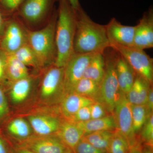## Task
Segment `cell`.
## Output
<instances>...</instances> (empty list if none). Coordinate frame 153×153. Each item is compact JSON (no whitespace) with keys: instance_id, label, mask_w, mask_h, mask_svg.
<instances>
[{"instance_id":"cell-19","label":"cell","mask_w":153,"mask_h":153,"mask_svg":"<svg viewBox=\"0 0 153 153\" xmlns=\"http://www.w3.org/2000/svg\"><path fill=\"white\" fill-rule=\"evenodd\" d=\"M152 85L138 75L128 93L126 94L128 101L132 105H146L149 91Z\"/></svg>"},{"instance_id":"cell-11","label":"cell","mask_w":153,"mask_h":153,"mask_svg":"<svg viewBox=\"0 0 153 153\" xmlns=\"http://www.w3.org/2000/svg\"><path fill=\"white\" fill-rule=\"evenodd\" d=\"M134 47L142 50L153 47V10L152 8L144 14L135 26Z\"/></svg>"},{"instance_id":"cell-34","label":"cell","mask_w":153,"mask_h":153,"mask_svg":"<svg viewBox=\"0 0 153 153\" xmlns=\"http://www.w3.org/2000/svg\"><path fill=\"white\" fill-rule=\"evenodd\" d=\"M8 112V104L4 91L0 85V120L6 117Z\"/></svg>"},{"instance_id":"cell-14","label":"cell","mask_w":153,"mask_h":153,"mask_svg":"<svg viewBox=\"0 0 153 153\" xmlns=\"http://www.w3.org/2000/svg\"><path fill=\"white\" fill-rule=\"evenodd\" d=\"M28 119L32 129L38 136L54 134L61 122L57 117L47 115H32Z\"/></svg>"},{"instance_id":"cell-16","label":"cell","mask_w":153,"mask_h":153,"mask_svg":"<svg viewBox=\"0 0 153 153\" xmlns=\"http://www.w3.org/2000/svg\"><path fill=\"white\" fill-rule=\"evenodd\" d=\"M95 102L92 99L76 94H68L63 97L60 105V110L65 119L71 117L79 109L91 105Z\"/></svg>"},{"instance_id":"cell-26","label":"cell","mask_w":153,"mask_h":153,"mask_svg":"<svg viewBox=\"0 0 153 153\" xmlns=\"http://www.w3.org/2000/svg\"><path fill=\"white\" fill-rule=\"evenodd\" d=\"M13 54L25 66L33 68H41V66L37 56L27 42Z\"/></svg>"},{"instance_id":"cell-38","label":"cell","mask_w":153,"mask_h":153,"mask_svg":"<svg viewBox=\"0 0 153 153\" xmlns=\"http://www.w3.org/2000/svg\"><path fill=\"white\" fill-rule=\"evenodd\" d=\"M129 153H142V145L141 143L138 144L130 149Z\"/></svg>"},{"instance_id":"cell-22","label":"cell","mask_w":153,"mask_h":153,"mask_svg":"<svg viewBox=\"0 0 153 153\" xmlns=\"http://www.w3.org/2000/svg\"><path fill=\"white\" fill-rule=\"evenodd\" d=\"M114 131V130H104L94 132L84 135L81 139L106 152Z\"/></svg>"},{"instance_id":"cell-6","label":"cell","mask_w":153,"mask_h":153,"mask_svg":"<svg viewBox=\"0 0 153 153\" xmlns=\"http://www.w3.org/2000/svg\"><path fill=\"white\" fill-rule=\"evenodd\" d=\"M117 129L125 137L130 148L142 143L139 137L135 133L133 128L131 104L127 98L126 95L121 92L113 114Z\"/></svg>"},{"instance_id":"cell-17","label":"cell","mask_w":153,"mask_h":153,"mask_svg":"<svg viewBox=\"0 0 153 153\" xmlns=\"http://www.w3.org/2000/svg\"><path fill=\"white\" fill-rule=\"evenodd\" d=\"M66 146L73 151L83 136V132L74 123L67 120L61 121L55 134Z\"/></svg>"},{"instance_id":"cell-37","label":"cell","mask_w":153,"mask_h":153,"mask_svg":"<svg viewBox=\"0 0 153 153\" xmlns=\"http://www.w3.org/2000/svg\"><path fill=\"white\" fill-rule=\"evenodd\" d=\"M0 153H10L5 140L0 134Z\"/></svg>"},{"instance_id":"cell-5","label":"cell","mask_w":153,"mask_h":153,"mask_svg":"<svg viewBox=\"0 0 153 153\" xmlns=\"http://www.w3.org/2000/svg\"><path fill=\"white\" fill-rule=\"evenodd\" d=\"M110 47L123 57L135 73L151 85L153 81V60L144 50L134 48L111 45Z\"/></svg>"},{"instance_id":"cell-35","label":"cell","mask_w":153,"mask_h":153,"mask_svg":"<svg viewBox=\"0 0 153 153\" xmlns=\"http://www.w3.org/2000/svg\"><path fill=\"white\" fill-rule=\"evenodd\" d=\"M7 79L6 71V55L1 50H0V85L4 83Z\"/></svg>"},{"instance_id":"cell-24","label":"cell","mask_w":153,"mask_h":153,"mask_svg":"<svg viewBox=\"0 0 153 153\" xmlns=\"http://www.w3.org/2000/svg\"><path fill=\"white\" fill-rule=\"evenodd\" d=\"M100 84L91 79L82 78L75 85L71 93H74L89 97L96 101Z\"/></svg>"},{"instance_id":"cell-21","label":"cell","mask_w":153,"mask_h":153,"mask_svg":"<svg viewBox=\"0 0 153 153\" xmlns=\"http://www.w3.org/2000/svg\"><path fill=\"white\" fill-rule=\"evenodd\" d=\"M105 70V60L102 53L94 54L83 77L94 80L100 84L104 76Z\"/></svg>"},{"instance_id":"cell-1","label":"cell","mask_w":153,"mask_h":153,"mask_svg":"<svg viewBox=\"0 0 153 153\" xmlns=\"http://www.w3.org/2000/svg\"><path fill=\"white\" fill-rule=\"evenodd\" d=\"M110 47L105 25L94 22L82 8L76 10L74 53L103 54Z\"/></svg>"},{"instance_id":"cell-3","label":"cell","mask_w":153,"mask_h":153,"mask_svg":"<svg viewBox=\"0 0 153 153\" xmlns=\"http://www.w3.org/2000/svg\"><path fill=\"white\" fill-rule=\"evenodd\" d=\"M57 12L49 24L41 30L27 31V42L37 56L41 67L55 63L56 57L55 29Z\"/></svg>"},{"instance_id":"cell-42","label":"cell","mask_w":153,"mask_h":153,"mask_svg":"<svg viewBox=\"0 0 153 153\" xmlns=\"http://www.w3.org/2000/svg\"><path fill=\"white\" fill-rule=\"evenodd\" d=\"M142 153H153V149L147 146H142Z\"/></svg>"},{"instance_id":"cell-28","label":"cell","mask_w":153,"mask_h":153,"mask_svg":"<svg viewBox=\"0 0 153 153\" xmlns=\"http://www.w3.org/2000/svg\"><path fill=\"white\" fill-rule=\"evenodd\" d=\"M129 145L123 135L116 129L106 150V153H129Z\"/></svg>"},{"instance_id":"cell-20","label":"cell","mask_w":153,"mask_h":153,"mask_svg":"<svg viewBox=\"0 0 153 153\" xmlns=\"http://www.w3.org/2000/svg\"><path fill=\"white\" fill-rule=\"evenodd\" d=\"M5 55L7 79L15 82L29 76L27 66L17 59L13 54L5 53Z\"/></svg>"},{"instance_id":"cell-2","label":"cell","mask_w":153,"mask_h":153,"mask_svg":"<svg viewBox=\"0 0 153 153\" xmlns=\"http://www.w3.org/2000/svg\"><path fill=\"white\" fill-rule=\"evenodd\" d=\"M76 10L68 1L59 0L55 29L56 57L54 65L65 67L74 54Z\"/></svg>"},{"instance_id":"cell-4","label":"cell","mask_w":153,"mask_h":153,"mask_svg":"<svg viewBox=\"0 0 153 153\" xmlns=\"http://www.w3.org/2000/svg\"><path fill=\"white\" fill-rule=\"evenodd\" d=\"M103 53L105 60V70L103 79L100 86L99 92L95 102L101 104L107 112L113 114L116 105L120 95L116 71V52Z\"/></svg>"},{"instance_id":"cell-25","label":"cell","mask_w":153,"mask_h":153,"mask_svg":"<svg viewBox=\"0 0 153 153\" xmlns=\"http://www.w3.org/2000/svg\"><path fill=\"white\" fill-rule=\"evenodd\" d=\"M7 131L11 135L24 140L31 136L32 127L30 123L22 118L13 120L7 125Z\"/></svg>"},{"instance_id":"cell-32","label":"cell","mask_w":153,"mask_h":153,"mask_svg":"<svg viewBox=\"0 0 153 153\" xmlns=\"http://www.w3.org/2000/svg\"><path fill=\"white\" fill-rule=\"evenodd\" d=\"M26 0H0V5L5 10L9 13H14Z\"/></svg>"},{"instance_id":"cell-8","label":"cell","mask_w":153,"mask_h":153,"mask_svg":"<svg viewBox=\"0 0 153 153\" xmlns=\"http://www.w3.org/2000/svg\"><path fill=\"white\" fill-rule=\"evenodd\" d=\"M93 55L74 53L66 64L63 74L64 96L71 93L77 82L83 78L85 69Z\"/></svg>"},{"instance_id":"cell-31","label":"cell","mask_w":153,"mask_h":153,"mask_svg":"<svg viewBox=\"0 0 153 153\" xmlns=\"http://www.w3.org/2000/svg\"><path fill=\"white\" fill-rule=\"evenodd\" d=\"M74 153H106V152L93 146L81 139L74 149Z\"/></svg>"},{"instance_id":"cell-7","label":"cell","mask_w":153,"mask_h":153,"mask_svg":"<svg viewBox=\"0 0 153 153\" xmlns=\"http://www.w3.org/2000/svg\"><path fill=\"white\" fill-rule=\"evenodd\" d=\"M18 147L26 148L36 153H73L55 134L31 136L20 141Z\"/></svg>"},{"instance_id":"cell-18","label":"cell","mask_w":153,"mask_h":153,"mask_svg":"<svg viewBox=\"0 0 153 153\" xmlns=\"http://www.w3.org/2000/svg\"><path fill=\"white\" fill-rule=\"evenodd\" d=\"M75 123L82 131L84 135L94 132L104 130L113 131L117 129L114 117L112 115L105 116L100 118L90 119Z\"/></svg>"},{"instance_id":"cell-33","label":"cell","mask_w":153,"mask_h":153,"mask_svg":"<svg viewBox=\"0 0 153 153\" xmlns=\"http://www.w3.org/2000/svg\"><path fill=\"white\" fill-rule=\"evenodd\" d=\"M107 111L104 107L98 102H95L91 105V119H96L106 116Z\"/></svg>"},{"instance_id":"cell-9","label":"cell","mask_w":153,"mask_h":153,"mask_svg":"<svg viewBox=\"0 0 153 153\" xmlns=\"http://www.w3.org/2000/svg\"><path fill=\"white\" fill-rule=\"evenodd\" d=\"M107 36L111 45L134 47L135 26H126L113 18L105 25Z\"/></svg>"},{"instance_id":"cell-39","label":"cell","mask_w":153,"mask_h":153,"mask_svg":"<svg viewBox=\"0 0 153 153\" xmlns=\"http://www.w3.org/2000/svg\"><path fill=\"white\" fill-rule=\"evenodd\" d=\"M66 1H68L71 7L76 10H77L81 8L79 4V0H66Z\"/></svg>"},{"instance_id":"cell-27","label":"cell","mask_w":153,"mask_h":153,"mask_svg":"<svg viewBox=\"0 0 153 153\" xmlns=\"http://www.w3.org/2000/svg\"><path fill=\"white\" fill-rule=\"evenodd\" d=\"M131 111L133 128L137 134L142 128L148 116L152 113L149 112L145 105L131 104Z\"/></svg>"},{"instance_id":"cell-10","label":"cell","mask_w":153,"mask_h":153,"mask_svg":"<svg viewBox=\"0 0 153 153\" xmlns=\"http://www.w3.org/2000/svg\"><path fill=\"white\" fill-rule=\"evenodd\" d=\"M55 0H26L19 8V15L29 23H38L53 8Z\"/></svg>"},{"instance_id":"cell-41","label":"cell","mask_w":153,"mask_h":153,"mask_svg":"<svg viewBox=\"0 0 153 153\" xmlns=\"http://www.w3.org/2000/svg\"><path fill=\"white\" fill-rule=\"evenodd\" d=\"M4 21L1 14L0 13V37L2 36L4 31Z\"/></svg>"},{"instance_id":"cell-36","label":"cell","mask_w":153,"mask_h":153,"mask_svg":"<svg viewBox=\"0 0 153 153\" xmlns=\"http://www.w3.org/2000/svg\"><path fill=\"white\" fill-rule=\"evenodd\" d=\"M146 106L149 113H152L153 110V91L152 88H150L146 102Z\"/></svg>"},{"instance_id":"cell-29","label":"cell","mask_w":153,"mask_h":153,"mask_svg":"<svg viewBox=\"0 0 153 153\" xmlns=\"http://www.w3.org/2000/svg\"><path fill=\"white\" fill-rule=\"evenodd\" d=\"M142 130L139 137L140 140L144 146L153 147V113L148 116L146 122L143 126Z\"/></svg>"},{"instance_id":"cell-23","label":"cell","mask_w":153,"mask_h":153,"mask_svg":"<svg viewBox=\"0 0 153 153\" xmlns=\"http://www.w3.org/2000/svg\"><path fill=\"white\" fill-rule=\"evenodd\" d=\"M32 82V79L29 76L15 81L10 91L12 101L19 103L25 100L30 93Z\"/></svg>"},{"instance_id":"cell-15","label":"cell","mask_w":153,"mask_h":153,"mask_svg":"<svg viewBox=\"0 0 153 153\" xmlns=\"http://www.w3.org/2000/svg\"><path fill=\"white\" fill-rule=\"evenodd\" d=\"M116 61V71L121 92L126 94L133 85L136 76L128 63L118 53Z\"/></svg>"},{"instance_id":"cell-13","label":"cell","mask_w":153,"mask_h":153,"mask_svg":"<svg viewBox=\"0 0 153 153\" xmlns=\"http://www.w3.org/2000/svg\"><path fill=\"white\" fill-rule=\"evenodd\" d=\"M64 67H57L54 64L46 72L41 83V95L42 98L47 99L51 98L57 94L63 95L64 97Z\"/></svg>"},{"instance_id":"cell-12","label":"cell","mask_w":153,"mask_h":153,"mask_svg":"<svg viewBox=\"0 0 153 153\" xmlns=\"http://www.w3.org/2000/svg\"><path fill=\"white\" fill-rule=\"evenodd\" d=\"M10 23L3 33L0 44L2 51L13 54L27 43V33L25 34L17 22Z\"/></svg>"},{"instance_id":"cell-30","label":"cell","mask_w":153,"mask_h":153,"mask_svg":"<svg viewBox=\"0 0 153 153\" xmlns=\"http://www.w3.org/2000/svg\"><path fill=\"white\" fill-rule=\"evenodd\" d=\"M91 105L83 107L79 109L71 117L66 120L74 123L89 120L91 118Z\"/></svg>"},{"instance_id":"cell-40","label":"cell","mask_w":153,"mask_h":153,"mask_svg":"<svg viewBox=\"0 0 153 153\" xmlns=\"http://www.w3.org/2000/svg\"><path fill=\"white\" fill-rule=\"evenodd\" d=\"M13 153H36L26 148L19 147L15 150Z\"/></svg>"}]
</instances>
